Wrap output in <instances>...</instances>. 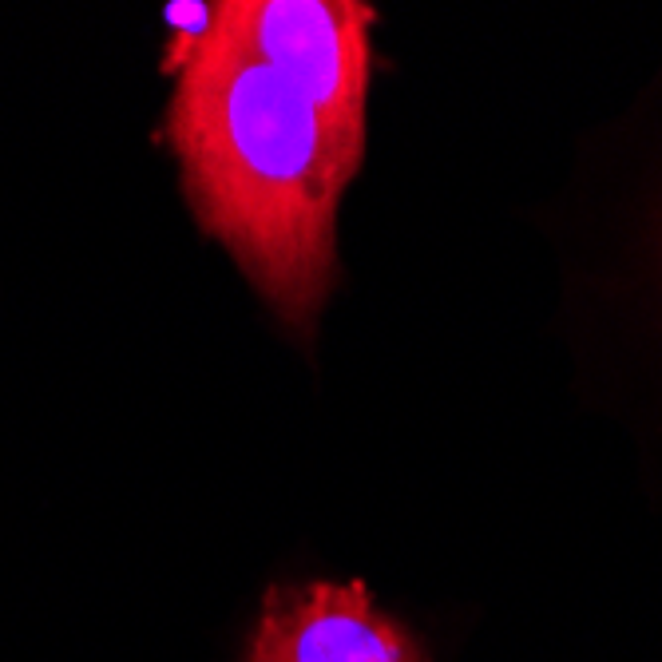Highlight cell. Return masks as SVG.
<instances>
[{"label":"cell","mask_w":662,"mask_h":662,"mask_svg":"<svg viewBox=\"0 0 662 662\" xmlns=\"http://www.w3.org/2000/svg\"><path fill=\"white\" fill-rule=\"evenodd\" d=\"M377 12L349 0H230L222 32L294 84L341 131L365 135Z\"/></svg>","instance_id":"7a4b0ae2"},{"label":"cell","mask_w":662,"mask_h":662,"mask_svg":"<svg viewBox=\"0 0 662 662\" xmlns=\"http://www.w3.org/2000/svg\"><path fill=\"white\" fill-rule=\"evenodd\" d=\"M246 662H429L421 643L361 579L274 587L262 603Z\"/></svg>","instance_id":"3957f363"},{"label":"cell","mask_w":662,"mask_h":662,"mask_svg":"<svg viewBox=\"0 0 662 662\" xmlns=\"http://www.w3.org/2000/svg\"><path fill=\"white\" fill-rule=\"evenodd\" d=\"M171 72L167 139L195 219L290 330L310 333L337 278V203L365 135L330 123L222 24Z\"/></svg>","instance_id":"6da1fadb"}]
</instances>
